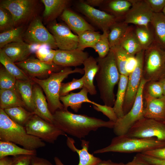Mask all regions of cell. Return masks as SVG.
I'll list each match as a JSON object with an SVG mask.
<instances>
[{"label": "cell", "mask_w": 165, "mask_h": 165, "mask_svg": "<svg viewBox=\"0 0 165 165\" xmlns=\"http://www.w3.org/2000/svg\"><path fill=\"white\" fill-rule=\"evenodd\" d=\"M26 43L31 45H46L50 49L57 48L53 35L44 26L38 17L33 19L23 35Z\"/></svg>", "instance_id": "12"}, {"label": "cell", "mask_w": 165, "mask_h": 165, "mask_svg": "<svg viewBox=\"0 0 165 165\" xmlns=\"http://www.w3.org/2000/svg\"><path fill=\"white\" fill-rule=\"evenodd\" d=\"M56 51V50L50 49L45 53L38 50L35 52V54L37 58L40 61L46 63L51 64L53 63Z\"/></svg>", "instance_id": "46"}, {"label": "cell", "mask_w": 165, "mask_h": 165, "mask_svg": "<svg viewBox=\"0 0 165 165\" xmlns=\"http://www.w3.org/2000/svg\"><path fill=\"white\" fill-rule=\"evenodd\" d=\"M109 31H103L98 41L92 47L97 53L99 58L105 57L110 50L108 39Z\"/></svg>", "instance_id": "41"}, {"label": "cell", "mask_w": 165, "mask_h": 165, "mask_svg": "<svg viewBox=\"0 0 165 165\" xmlns=\"http://www.w3.org/2000/svg\"><path fill=\"white\" fill-rule=\"evenodd\" d=\"M125 165H151L147 161L143 159L139 155L137 154L135 156L132 160Z\"/></svg>", "instance_id": "52"}, {"label": "cell", "mask_w": 165, "mask_h": 165, "mask_svg": "<svg viewBox=\"0 0 165 165\" xmlns=\"http://www.w3.org/2000/svg\"><path fill=\"white\" fill-rule=\"evenodd\" d=\"M24 127L29 134L50 143H54L60 136H67L53 124L35 114L29 119Z\"/></svg>", "instance_id": "8"}, {"label": "cell", "mask_w": 165, "mask_h": 165, "mask_svg": "<svg viewBox=\"0 0 165 165\" xmlns=\"http://www.w3.org/2000/svg\"><path fill=\"white\" fill-rule=\"evenodd\" d=\"M83 64L84 75L82 76L84 81L83 87L91 95H95L97 91L94 84V80L97 72L98 66L96 59L90 56L84 62Z\"/></svg>", "instance_id": "23"}, {"label": "cell", "mask_w": 165, "mask_h": 165, "mask_svg": "<svg viewBox=\"0 0 165 165\" xmlns=\"http://www.w3.org/2000/svg\"><path fill=\"white\" fill-rule=\"evenodd\" d=\"M23 28L21 26L1 32L0 34V49L13 42L23 41Z\"/></svg>", "instance_id": "39"}, {"label": "cell", "mask_w": 165, "mask_h": 165, "mask_svg": "<svg viewBox=\"0 0 165 165\" xmlns=\"http://www.w3.org/2000/svg\"><path fill=\"white\" fill-rule=\"evenodd\" d=\"M164 122L165 123V121Z\"/></svg>", "instance_id": "59"}, {"label": "cell", "mask_w": 165, "mask_h": 165, "mask_svg": "<svg viewBox=\"0 0 165 165\" xmlns=\"http://www.w3.org/2000/svg\"><path fill=\"white\" fill-rule=\"evenodd\" d=\"M76 8L90 21L102 31H109L110 27L119 19L105 11L90 6L83 0L77 3Z\"/></svg>", "instance_id": "13"}, {"label": "cell", "mask_w": 165, "mask_h": 165, "mask_svg": "<svg viewBox=\"0 0 165 165\" xmlns=\"http://www.w3.org/2000/svg\"><path fill=\"white\" fill-rule=\"evenodd\" d=\"M45 9L43 16L45 21H54L69 5L71 1L69 0H42Z\"/></svg>", "instance_id": "25"}, {"label": "cell", "mask_w": 165, "mask_h": 165, "mask_svg": "<svg viewBox=\"0 0 165 165\" xmlns=\"http://www.w3.org/2000/svg\"><path fill=\"white\" fill-rule=\"evenodd\" d=\"M134 31L143 50L148 48L155 42L153 31H151L148 26L136 25Z\"/></svg>", "instance_id": "37"}, {"label": "cell", "mask_w": 165, "mask_h": 165, "mask_svg": "<svg viewBox=\"0 0 165 165\" xmlns=\"http://www.w3.org/2000/svg\"><path fill=\"white\" fill-rule=\"evenodd\" d=\"M48 27L59 50H71L77 48L78 36L72 33L67 25L54 20Z\"/></svg>", "instance_id": "14"}, {"label": "cell", "mask_w": 165, "mask_h": 165, "mask_svg": "<svg viewBox=\"0 0 165 165\" xmlns=\"http://www.w3.org/2000/svg\"><path fill=\"white\" fill-rule=\"evenodd\" d=\"M0 140L19 145L25 149L35 150L45 147L41 139L27 133L24 127L13 121L0 108Z\"/></svg>", "instance_id": "3"}, {"label": "cell", "mask_w": 165, "mask_h": 165, "mask_svg": "<svg viewBox=\"0 0 165 165\" xmlns=\"http://www.w3.org/2000/svg\"><path fill=\"white\" fill-rule=\"evenodd\" d=\"M0 62L5 69L17 80H28L31 78L16 64L0 49Z\"/></svg>", "instance_id": "34"}, {"label": "cell", "mask_w": 165, "mask_h": 165, "mask_svg": "<svg viewBox=\"0 0 165 165\" xmlns=\"http://www.w3.org/2000/svg\"><path fill=\"white\" fill-rule=\"evenodd\" d=\"M163 96L161 84L159 81L146 82L143 90V98L147 97L159 98Z\"/></svg>", "instance_id": "40"}, {"label": "cell", "mask_w": 165, "mask_h": 165, "mask_svg": "<svg viewBox=\"0 0 165 165\" xmlns=\"http://www.w3.org/2000/svg\"><path fill=\"white\" fill-rule=\"evenodd\" d=\"M128 76L120 75L116 95V99L113 108L118 118L124 115L123 105L125 96Z\"/></svg>", "instance_id": "33"}, {"label": "cell", "mask_w": 165, "mask_h": 165, "mask_svg": "<svg viewBox=\"0 0 165 165\" xmlns=\"http://www.w3.org/2000/svg\"><path fill=\"white\" fill-rule=\"evenodd\" d=\"M84 84L82 76L79 79L73 78L72 81L67 83H62L60 91V97L67 95L72 90L82 88Z\"/></svg>", "instance_id": "44"}, {"label": "cell", "mask_w": 165, "mask_h": 165, "mask_svg": "<svg viewBox=\"0 0 165 165\" xmlns=\"http://www.w3.org/2000/svg\"><path fill=\"white\" fill-rule=\"evenodd\" d=\"M162 12L165 15V6L163 8V9L162 11Z\"/></svg>", "instance_id": "57"}, {"label": "cell", "mask_w": 165, "mask_h": 165, "mask_svg": "<svg viewBox=\"0 0 165 165\" xmlns=\"http://www.w3.org/2000/svg\"><path fill=\"white\" fill-rule=\"evenodd\" d=\"M37 5L35 0H4L0 2V7L9 11L16 27L34 17Z\"/></svg>", "instance_id": "9"}, {"label": "cell", "mask_w": 165, "mask_h": 165, "mask_svg": "<svg viewBox=\"0 0 165 165\" xmlns=\"http://www.w3.org/2000/svg\"><path fill=\"white\" fill-rule=\"evenodd\" d=\"M89 57L86 52L78 48L71 50H56L53 62L63 68L76 67L83 64Z\"/></svg>", "instance_id": "17"}, {"label": "cell", "mask_w": 165, "mask_h": 165, "mask_svg": "<svg viewBox=\"0 0 165 165\" xmlns=\"http://www.w3.org/2000/svg\"><path fill=\"white\" fill-rule=\"evenodd\" d=\"M153 13H159L165 6V0H145Z\"/></svg>", "instance_id": "47"}, {"label": "cell", "mask_w": 165, "mask_h": 165, "mask_svg": "<svg viewBox=\"0 0 165 165\" xmlns=\"http://www.w3.org/2000/svg\"><path fill=\"white\" fill-rule=\"evenodd\" d=\"M165 146V142L155 138H139L126 134L117 136L113 138L110 144L94 151V154L108 152L142 153Z\"/></svg>", "instance_id": "5"}, {"label": "cell", "mask_w": 165, "mask_h": 165, "mask_svg": "<svg viewBox=\"0 0 165 165\" xmlns=\"http://www.w3.org/2000/svg\"><path fill=\"white\" fill-rule=\"evenodd\" d=\"M120 46L129 54L135 57L143 50L138 39L134 29L129 27L123 38Z\"/></svg>", "instance_id": "30"}, {"label": "cell", "mask_w": 165, "mask_h": 165, "mask_svg": "<svg viewBox=\"0 0 165 165\" xmlns=\"http://www.w3.org/2000/svg\"><path fill=\"white\" fill-rule=\"evenodd\" d=\"M32 156L21 155L12 158V165H31Z\"/></svg>", "instance_id": "48"}, {"label": "cell", "mask_w": 165, "mask_h": 165, "mask_svg": "<svg viewBox=\"0 0 165 165\" xmlns=\"http://www.w3.org/2000/svg\"><path fill=\"white\" fill-rule=\"evenodd\" d=\"M60 16L70 29L77 35L87 31H95V28L83 18L68 8L64 10Z\"/></svg>", "instance_id": "20"}, {"label": "cell", "mask_w": 165, "mask_h": 165, "mask_svg": "<svg viewBox=\"0 0 165 165\" xmlns=\"http://www.w3.org/2000/svg\"><path fill=\"white\" fill-rule=\"evenodd\" d=\"M146 82L142 78L132 108L115 123L113 129L116 136L126 134L135 123L144 117L143 90Z\"/></svg>", "instance_id": "7"}, {"label": "cell", "mask_w": 165, "mask_h": 165, "mask_svg": "<svg viewBox=\"0 0 165 165\" xmlns=\"http://www.w3.org/2000/svg\"><path fill=\"white\" fill-rule=\"evenodd\" d=\"M141 153L159 159L165 160V146L147 151Z\"/></svg>", "instance_id": "49"}, {"label": "cell", "mask_w": 165, "mask_h": 165, "mask_svg": "<svg viewBox=\"0 0 165 165\" xmlns=\"http://www.w3.org/2000/svg\"><path fill=\"white\" fill-rule=\"evenodd\" d=\"M12 158L6 156L0 158V165H12Z\"/></svg>", "instance_id": "55"}, {"label": "cell", "mask_w": 165, "mask_h": 165, "mask_svg": "<svg viewBox=\"0 0 165 165\" xmlns=\"http://www.w3.org/2000/svg\"><path fill=\"white\" fill-rule=\"evenodd\" d=\"M130 26L128 24L119 20L115 22L110 28L108 39L111 49L120 46L121 42Z\"/></svg>", "instance_id": "31"}, {"label": "cell", "mask_w": 165, "mask_h": 165, "mask_svg": "<svg viewBox=\"0 0 165 165\" xmlns=\"http://www.w3.org/2000/svg\"><path fill=\"white\" fill-rule=\"evenodd\" d=\"M21 155L36 156V150L21 148L14 143L0 141V158L9 156L14 157Z\"/></svg>", "instance_id": "32"}, {"label": "cell", "mask_w": 165, "mask_h": 165, "mask_svg": "<svg viewBox=\"0 0 165 165\" xmlns=\"http://www.w3.org/2000/svg\"><path fill=\"white\" fill-rule=\"evenodd\" d=\"M66 137L68 147L73 152H76L79 156V162L77 165H95L101 160L99 158L95 156L89 152V141L81 139L82 148L79 149L75 146V141L73 139L68 136ZM54 160L55 165H65L57 157L55 156Z\"/></svg>", "instance_id": "18"}, {"label": "cell", "mask_w": 165, "mask_h": 165, "mask_svg": "<svg viewBox=\"0 0 165 165\" xmlns=\"http://www.w3.org/2000/svg\"><path fill=\"white\" fill-rule=\"evenodd\" d=\"M150 24L153 28L155 42L165 50V15L153 13Z\"/></svg>", "instance_id": "27"}, {"label": "cell", "mask_w": 165, "mask_h": 165, "mask_svg": "<svg viewBox=\"0 0 165 165\" xmlns=\"http://www.w3.org/2000/svg\"><path fill=\"white\" fill-rule=\"evenodd\" d=\"M53 115V124L65 134L80 139L100 128H113L115 123L110 120L75 114L64 109L57 110Z\"/></svg>", "instance_id": "1"}, {"label": "cell", "mask_w": 165, "mask_h": 165, "mask_svg": "<svg viewBox=\"0 0 165 165\" xmlns=\"http://www.w3.org/2000/svg\"><path fill=\"white\" fill-rule=\"evenodd\" d=\"M165 76V50L155 42L145 50L142 78L146 82L159 81Z\"/></svg>", "instance_id": "6"}, {"label": "cell", "mask_w": 165, "mask_h": 165, "mask_svg": "<svg viewBox=\"0 0 165 165\" xmlns=\"http://www.w3.org/2000/svg\"><path fill=\"white\" fill-rule=\"evenodd\" d=\"M114 54L116 64L120 75L128 76L130 72L128 70V65L133 57L127 53L120 46L111 49Z\"/></svg>", "instance_id": "36"}, {"label": "cell", "mask_w": 165, "mask_h": 165, "mask_svg": "<svg viewBox=\"0 0 165 165\" xmlns=\"http://www.w3.org/2000/svg\"><path fill=\"white\" fill-rule=\"evenodd\" d=\"M31 165H53L47 160L37 156H32Z\"/></svg>", "instance_id": "51"}, {"label": "cell", "mask_w": 165, "mask_h": 165, "mask_svg": "<svg viewBox=\"0 0 165 165\" xmlns=\"http://www.w3.org/2000/svg\"><path fill=\"white\" fill-rule=\"evenodd\" d=\"M15 63L31 78L49 76L52 73L59 71L64 68L54 63L51 64L44 63L34 57L28 58Z\"/></svg>", "instance_id": "16"}, {"label": "cell", "mask_w": 165, "mask_h": 165, "mask_svg": "<svg viewBox=\"0 0 165 165\" xmlns=\"http://www.w3.org/2000/svg\"><path fill=\"white\" fill-rule=\"evenodd\" d=\"M132 6L125 16L124 21L137 26H148L153 14L145 0H130Z\"/></svg>", "instance_id": "15"}, {"label": "cell", "mask_w": 165, "mask_h": 165, "mask_svg": "<svg viewBox=\"0 0 165 165\" xmlns=\"http://www.w3.org/2000/svg\"><path fill=\"white\" fill-rule=\"evenodd\" d=\"M151 165H157V164H151Z\"/></svg>", "instance_id": "58"}, {"label": "cell", "mask_w": 165, "mask_h": 165, "mask_svg": "<svg viewBox=\"0 0 165 165\" xmlns=\"http://www.w3.org/2000/svg\"><path fill=\"white\" fill-rule=\"evenodd\" d=\"M144 52L145 50H142L135 56L136 64L128 76L123 105L124 115L127 113L132 108L142 79Z\"/></svg>", "instance_id": "11"}, {"label": "cell", "mask_w": 165, "mask_h": 165, "mask_svg": "<svg viewBox=\"0 0 165 165\" xmlns=\"http://www.w3.org/2000/svg\"><path fill=\"white\" fill-rule=\"evenodd\" d=\"M16 28L13 17L9 11L0 7V30L2 32Z\"/></svg>", "instance_id": "43"}, {"label": "cell", "mask_w": 165, "mask_h": 165, "mask_svg": "<svg viewBox=\"0 0 165 165\" xmlns=\"http://www.w3.org/2000/svg\"><path fill=\"white\" fill-rule=\"evenodd\" d=\"M126 134L139 138H155L165 142V123L144 117L135 123Z\"/></svg>", "instance_id": "10"}, {"label": "cell", "mask_w": 165, "mask_h": 165, "mask_svg": "<svg viewBox=\"0 0 165 165\" xmlns=\"http://www.w3.org/2000/svg\"><path fill=\"white\" fill-rule=\"evenodd\" d=\"M83 1L89 6L94 7L96 6H101L105 0H86Z\"/></svg>", "instance_id": "53"}, {"label": "cell", "mask_w": 165, "mask_h": 165, "mask_svg": "<svg viewBox=\"0 0 165 165\" xmlns=\"http://www.w3.org/2000/svg\"><path fill=\"white\" fill-rule=\"evenodd\" d=\"M34 82L31 79L24 80H16V87L26 108L29 111L33 112L35 108L33 101V87Z\"/></svg>", "instance_id": "28"}, {"label": "cell", "mask_w": 165, "mask_h": 165, "mask_svg": "<svg viewBox=\"0 0 165 165\" xmlns=\"http://www.w3.org/2000/svg\"><path fill=\"white\" fill-rule=\"evenodd\" d=\"M17 106L26 108L16 87L9 89L0 90V107L5 109Z\"/></svg>", "instance_id": "26"}, {"label": "cell", "mask_w": 165, "mask_h": 165, "mask_svg": "<svg viewBox=\"0 0 165 165\" xmlns=\"http://www.w3.org/2000/svg\"><path fill=\"white\" fill-rule=\"evenodd\" d=\"M75 73L83 74L84 72L83 68H76L72 69L70 67H65L59 71L52 73L45 79L31 78L32 81L38 85L44 91L49 110L52 114L58 110L64 109L63 105L60 100L61 85L69 75Z\"/></svg>", "instance_id": "4"}, {"label": "cell", "mask_w": 165, "mask_h": 165, "mask_svg": "<svg viewBox=\"0 0 165 165\" xmlns=\"http://www.w3.org/2000/svg\"><path fill=\"white\" fill-rule=\"evenodd\" d=\"M16 79L5 68L2 67L0 69V89H9L16 87Z\"/></svg>", "instance_id": "42"}, {"label": "cell", "mask_w": 165, "mask_h": 165, "mask_svg": "<svg viewBox=\"0 0 165 165\" xmlns=\"http://www.w3.org/2000/svg\"><path fill=\"white\" fill-rule=\"evenodd\" d=\"M88 93L86 89L83 87L78 92H71L67 95L60 97V100L62 103L64 109L67 110L69 107L75 112H77L82 107L83 103L92 104L94 101L89 99Z\"/></svg>", "instance_id": "24"}, {"label": "cell", "mask_w": 165, "mask_h": 165, "mask_svg": "<svg viewBox=\"0 0 165 165\" xmlns=\"http://www.w3.org/2000/svg\"><path fill=\"white\" fill-rule=\"evenodd\" d=\"M100 32L95 31H87L78 36L77 48L83 50L88 47L92 48L99 39Z\"/></svg>", "instance_id": "38"}, {"label": "cell", "mask_w": 165, "mask_h": 165, "mask_svg": "<svg viewBox=\"0 0 165 165\" xmlns=\"http://www.w3.org/2000/svg\"><path fill=\"white\" fill-rule=\"evenodd\" d=\"M41 88L37 84H34L33 97L35 114L47 122L53 123V114L49 110L48 103Z\"/></svg>", "instance_id": "21"}, {"label": "cell", "mask_w": 165, "mask_h": 165, "mask_svg": "<svg viewBox=\"0 0 165 165\" xmlns=\"http://www.w3.org/2000/svg\"><path fill=\"white\" fill-rule=\"evenodd\" d=\"M96 60L98 69L95 77L100 98L104 105L112 107L116 100L114 88L120 76L114 52L110 49L105 57Z\"/></svg>", "instance_id": "2"}, {"label": "cell", "mask_w": 165, "mask_h": 165, "mask_svg": "<svg viewBox=\"0 0 165 165\" xmlns=\"http://www.w3.org/2000/svg\"><path fill=\"white\" fill-rule=\"evenodd\" d=\"M95 165H125V164L123 163L114 162L111 160H101Z\"/></svg>", "instance_id": "54"}, {"label": "cell", "mask_w": 165, "mask_h": 165, "mask_svg": "<svg viewBox=\"0 0 165 165\" xmlns=\"http://www.w3.org/2000/svg\"><path fill=\"white\" fill-rule=\"evenodd\" d=\"M131 6L130 0H105L101 7L102 9L121 19L124 17Z\"/></svg>", "instance_id": "29"}, {"label": "cell", "mask_w": 165, "mask_h": 165, "mask_svg": "<svg viewBox=\"0 0 165 165\" xmlns=\"http://www.w3.org/2000/svg\"><path fill=\"white\" fill-rule=\"evenodd\" d=\"M94 108L96 110L101 112L109 119V120L115 123L118 120L117 117L113 107L104 105H102L94 101L93 104Z\"/></svg>", "instance_id": "45"}, {"label": "cell", "mask_w": 165, "mask_h": 165, "mask_svg": "<svg viewBox=\"0 0 165 165\" xmlns=\"http://www.w3.org/2000/svg\"><path fill=\"white\" fill-rule=\"evenodd\" d=\"M138 154L143 159L151 165H165V160L159 159L141 153Z\"/></svg>", "instance_id": "50"}, {"label": "cell", "mask_w": 165, "mask_h": 165, "mask_svg": "<svg viewBox=\"0 0 165 165\" xmlns=\"http://www.w3.org/2000/svg\"><path fill=\"white\" fill-rule=\"evenodd\" d=\"M159 81L160 82L162 86L163 96H165V76Z\"/></svg>", "instance_id": "56"}, {"label": "cell", "mask_w": 165, "mask_h": 165, "mask_svg": "<svg viewBox=\"0 0 165 165\" xmlns=\"http://www.w3.org/2000/svg\"><path fill=\"white\" fill-rule=\"evenodd\" d=\"M4 110L13 121L24 127L30 118L35 114L34 112L28 111L21 106L6 108Z\"/></svg>", "instance_id": "35"}, {"label": "cell", "mask_w": 165, "mask_h": 165, "mask_svg": "<svg viewBox=\"0 0 165 165\" xmlns=\"http://www.w3.org/2000/svg\"><path fill=\"white\" fill-rule=\"evenodd\" d=\"M1 49L14 63L26 59L32 52L31 45L23 41L8 44Z\"/></svg>", "instance_id": "22"}, {"label": "cell", "mask_w": 165, "mask_h": 165, "mask_svg": "<svg viewBox=\"0 0 165 165\" xmlns=\"http://www.w3.org/2000/svg\"><path fill=\"white\" fill-rule=\"evenodd\" d=\"M144 108V117L164 122L165 121V96L159 98L147 97Z\"/></svg>", "instance_id": "19"}]
</instances>
